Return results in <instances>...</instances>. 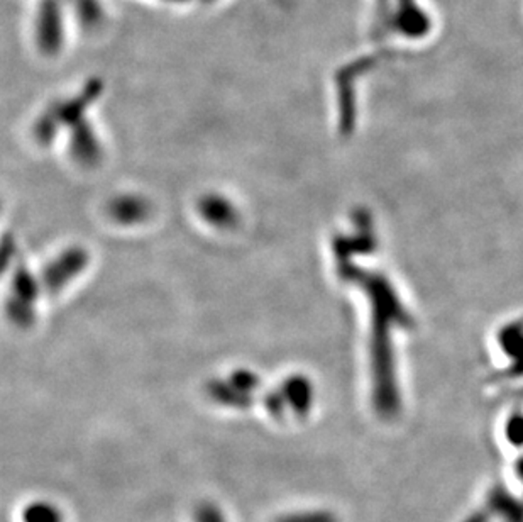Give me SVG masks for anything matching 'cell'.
Segmentation results:
<instances>
[{"instance_id": "7a4b0ae2", "label": "cell", "mask_w": 523, "mask_h": 522, "mask_svg": "<svg viewBox=\"0 0 523 522\" xmlns=\"http://www.w3.org/2000/svg\"><path fill=\"white\" fill-rule=\"evenodd\" d=\"M275 522H338V517L329 510H300L280 516Z\"/></svg>"}, {"instance_id": "6da1fadb", "label": "cell", "mask_w": 523, "mask_h": 522, "mask_svg": "<svg viewBox=\"0 0 523 522\" xmlns=\"http://www.w3.org/2000/svg\"><path fill=\"white\" fill-rule=\"evenodd\" d=\"M24 522H63L59 508L50 502H32L23 512Z\"/></svg>"}, {"instance_id": "3957f363", "label": "cell", "mask_w": 523, "mask_h": 522, "mask_svg": "<svg viewBox=\"0 0 523 522\" xmlns=\"http://www.w3.org/2000/svg\"><path fill=\"white\" fill-rule=\"evenodd\" d=\"M195 522H227L222 510L212 502H202L195 508Z\"/></svg>"}]
</instances>
